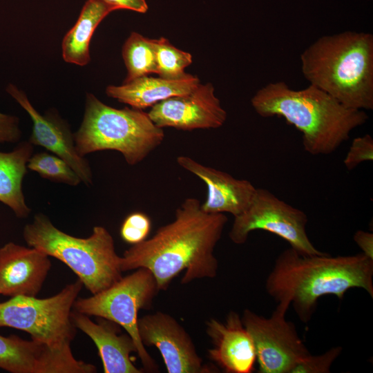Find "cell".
<instances>
[{"label":"cell","instance_id":"cell-1","mask_svg":"<svg viewBox=\"0 0 373 373\" xmlns=\"http://www.w3.org/2000/svg\"><path fill=\"white\" fill-rule=\"evenodd\" d=\"M227 221L224 213H207L199 200L186 198L176 209L173 221L124 252L121 270L148 269L160 290L166 289L184 271L182 284L213 278L218 269L214 250Z\"/></svg>","mask_w":373,"mask_h":373},{"label":"cell","instance_id":"cell-2","mask_svg":"<svg viewBox=\"0 0 373 373\" xmlns=\"http://www.w3.org/2000/svg\"><path fill=\"white\" fill-rule=\"evenodd\" d=\"M353 288L373 298V259L362 252L307 256L289 247L278 256L265 281L267 294L278 303L292 305L304 323L311 320L321 297L343 300Z\"/></svg>","mask_w":373,"mask_h":373},{"label":"cell","instance_id":"cell-3","mask_svg":"<svg viewBox=\"0 0 373 373\" xmlns=\"http://www.w3.org/2000/svg\"><path fill=\"white\" fill-rule=\"evenodd\" d=\"M251 103L260 116L282 117L294 126L302 133L304 150L314 155L333 153L368 119L363 110L347 108L310 84L293 90L284 82H271L260 88Z\"/></svg>","mask_w":373,"mask_h":373},{"label":"cell","instance_id":"cell-4","mask_svg":"<svg viewBox=\"0 0 373 373\" xmlns=\"http://www.w3.org/2000/svg\"><path fill=\"white\" fill-rule=\"evenodd\" d=\"M301 70L310 85L345 106L373 109V35L345 31L325 35L300 55Z\"/></svg>","mask_w":373,"mask_h":373},{"label":"cell","instance_id":"cell-5","mask_svg":"<svg viewBox=\"0 0 373 373\" xmlns=\"http://www.w3.org/2000/svg\"><path fill=\"white\" fill-rule=\"evenodd\" d=\"M29 247L44 251L66 264L93 294L122 277L121 256L114 240L104 227L95 226L88 238H77L57 229L43 213L35 215L23 231Z\"/></svg>","mask_w":373,"mask_h":373},{"label":"cell","instance_id":"cell-6","mask_svg":"<svg viewBox=\"0 0 373 373\" xmlns=\"http://www.w3.org/2000/svg\"><path fill=\"white\" fill-rule=\"evenodd\" d=\"M164 139L163 128L148 113L134 108L117 109L87 93L83 121L74 134L75 147L83 157L95 151L122 153L129 165L144 160Z\"/></svg>","mask_w":373,"mask_h":373},{"label":"cell","instance_id":"cell-7","mask_svg":"<svg viewBox=\"0 0 373 373\" xmlns=\"http://www.w3.org/2000/svg\"><path fill=\"white\" fill-rule=\"evenodd\" d=\"M83 286L78 279L48 298L11 297L0 303V327L24 331L52 347H70L77 328L71 312Z\"/></svg>","mask_w":373,"mask_h":373},{"label":"cell","instance_id":"cell-8","mask_svg":"<svg viewBox=\"0 0 373 373\" xmlns=\"http://www.w3.org/2000/svg\"><path fill=\"white\" fill-rule=\"evenodd\" d=\"M159 291L151 271L141 267L90 297L77 298L73 309L122 327L135 341L143 370L155 372L158 367L140 341L137 323L139 311L149 309Z\"/></svg>","mask_w":373,"mask_h":373},{"label":"cell","instance_id":"cell-9","mask_svg":"<svg viewBox=\"0 0 373 373\" xmlns=\"http://www.w3.org/2000/svg\"><path fill=\"white\" fill-rule=\"evenodd\" d=\"M307 221L302 210L279 199L267 189H257L249 208L234 217L229 237L233 243L242 245L251 232L263 230L284 239L290 247L303 255L323 254L324 252L314 246L307 234Z\"/></svg>","mask_w":373,"mask_h":373},{"label":"cell","instance_id":"cell-10","mask_svg":"<svg viewBox=\"0 0 373 373\" xmlns=\"http://www.w3.org/2000/svg\"><path fill=\"white\" fill-rule=\"evenodd\" d=\"M289 306L278 303L269 317L243 311L241 319L252 338L259 373H291L310 354L294 323L285 318Z\"/></svg>","mask_w":373,"mask_h":373},{"label":"cell","instance_id":"cell-11","mask_svg":"<svg viewBox=\"0 0 373 373\" xmlns=\"http://www.w3.org/2000/svg\"><path fill=\"white\" fill-rule=\"evenodd\" d=\"M140 341L146 347H156L168 373H211L219 369L203 363L193 341L172 316L156 312L138 318Z\"/></svg>","mask_w":373,"mask_h":373},{"label":"cell","instance_id":"cell-12","mask_svg":"<svg viewBox=\"0 0 373 373\" xmlns=\"http://www.w3.org/2000/svg\"><path fill=\"white\" fill-rule=\"evenodd\" d=\"M148 115L158 127L183 131L217 128L227 117L211 83L200 84L189 93L158 102L151 108Z\"/></svg>","mask_w":373,"mask_h":373},{"label":"cell","instance_id":"cell-13","mask_svg":"<svg viewBox=\"0 0 373 373\" xmlns=\"http://www.w3.org/2000/svg\"><path fill=\"white\" fill-rule=\"evenodd\" d=\"M0 368L12 373H93L96 367L77 360L71 348L0 335Z\"/></svg>","mask_w":373,"mask_h":373},{"label":"cell","instance_id":"cell-14","mask_svg":"<svg viewBox=\"0 0 373 373\" xmlns=\"http://www.w3.org/2000/svg\"><path fill=\"white\" fill-rule=\"evenodd\" d=\"M7 92L28 113L32 122L29 142L46 149L59 156L74 170L86 185L93 182V173L88 162L77 152L74 134L69 126L52 113L41 115L31 104L26 94L15 86L9 84Z\"/></svg>","mask_w":373,"mask_h":373},{"label":"cell","instance_id":"cell-15","mask_svg":"<svg viewBox=\"0 0 373 373\" xmlns=\"http://www.w3.org/2000/svg\"><path fill=\"white\" fill-rule=\"evenodd\" d=\"M51 267L49 256L10 242L0 248V294L36 296Z\"/></svg>","mask_w":373,"mask_h":373},{"label":"cell","instance_id":"cell-16","mask_svg":"<svg viewBox=\"0 0 373 373\" xmlns=\"http://www.w3.org/2000/svg\"><path fill=\"white\" fill-rule=\"evenodd\" d=\"M206 332L212 347L209 358L226 373H251L256 370V355L252 338L241 316L231 311L224 322L206 321Z\"/></svg>","mask_w":373,"mask_h":373},{"label":"cell","instance_id":"cell-17","mask_svg":"<svg viewBox=\"0 0 373 373\" xmlns=\"http://www.w3.org/2000/svg\"><path fill=\"white\" fill-rule=\"evenodd\" d=\"M176 161L206 184L207 195L201 208L207 213H228L238 216L249 208L256 196L258 188L247 180L236 179L226 172L202 164L188 156H178Z\"/></svg>","mask_w":373,"mask_h":373},{"label":"cell","instance_id":"cell-18","mask_svg":"<svg viewBox=\"0 0 373 373\" xmlns=\"http://www.w3.org/2000/svg\"><path fill=\"white\" fill-rule=\"evenodd\" d=\"M71 317L75 327L95 344L104 373L144 372L143 369H139L133 364L131 358V353L137 352L135 341L127 332L119 334V325L100 317L95 323L89 316L73 309Z\"/></svg>","mask_w":373,"mask_h":373},{"label":"cell","instance_id":"cell-19","mask_svg":"<svg viewBox=\"0 0 373 373\" xmlns=\"http://www.w3.org/2000/svg\"><path fill=\"white\" fill-rule=\"evenodd\" d=\"M199 84L198 78L190 74L180 79L145 75L121 86H108L106 93L119 102L143 110L168 98L189 93Z\"/></svg>","mask_w":373,"mask_h":373},{"label":"cell","instance_id":"cell-20","mask_svg":"<svg viewBox=\"0 0 373 373\" xmlns=\"http://www.w3.org/2000/svg\"><path fill=\"white\" fill-rule=\"evenodd\" d=\"M32 152L30 142H23L10 152L0 151V202L18 218H26L31 211L23 194L22 181Z\"/></svg>","mask_w":373,"mask_h":373},{"label":"cell","instance_id":"cell-21","mask_svg":"<svg viewBox=\"0 0 373 373\" xmlns=\"http://www.w3.org/2000/svg\"><path fill=\"white\" fill-rule=\"evenodd\" d=\"M113 8L99 0H87L73 27L62 41V57L70 64L85 66L90 60L89 44L94 31Z\"/></svg>","mask_w":373,"mask_h":373},{"label":"cell","instance_id":"cell-22","mask_svg":"<svg viewBox=\"0 0 373 373\" xmlns=\"http://www.w3.org/2000/svg\"><path fill=\"white\" fill-rule=\"evenodd\" d=\"M122 56L127 68V76L124 82L151 73L157 74L151 39L133 32L123 46Z\"/></svg>","mask_w":373,"mask_h":373},{"label":"cell","instance_id":"cell-23","mask_svg":"<svg viewBox=\"0 0 373 373\" xmlns=\"http://www.w3.org/2000/svg\"><path fill=\"white\" fill-rule=\"evenodd\" d=\"M155 51L157 74L168 79H180L188 74L184 68L192 62V56L173 46L166 39H151Z\"/></svg>","mask_w":373,"mask_h":373},{"label":"cell","instance_id":"cell-24","mask_svg":"<svg viewBox=\"0 0 373 373\" xmlns=\"http://www.w3.org/2000/svg\"><path fill=\"white\" fill-rule=\"evenodd\" d=\"M27 168L52 182L77 186L82 181L78 175L59 156L47 152L32 155Z\"/></svg>","mask_w":373,"mask_h":373},{"label":"cell","instance_id":"cell-25","mask_svg":"<svg viewBox=\"0 0 373 373\" xmlns=\"http://www.w3.org/2000/svg\"><path fill=\"white\" fill-rule=\"evenodd\" d=\"M151 227V220L146 214L134 212L129 214L123 221L120 228V236L125 242L133 245L147 238Z\"/></svg>","mask_w":373,"mask_h":373},{"label":"cell","instance_id":"cell-26","mask_svg":"<svg viewBox=\"0 0 373 373\" xmlns=\"http://www.w3.org/2000/svg\"><path fill=\"white\" fill-rule=\"evenodd\" d=\"M342 351L341 347L336 346L321 354H309L294 367L291 373H329L333 363Z\"/></svg>","mask_w":373,"mask_h":373},{"label":"cell","instance_id":"cell-27","mask_svg":"<svg viewBox=\"0 0 373 373\" xmlns=\"http://www.w3.org/2000/svg\"><path fill=\"white\" fill-rule=\"evenodd\" d=\"M373 160V139L369 134L354 138L343 160L348 171L363 162Z\"/></svg>","mask_w":373,"mask_h":373},{"label":"cell","instance_id":"cell-28","mask_svg":"<svg viewBox=\"0 0 373 373\" xmlns=\"http://www.w3.org/2000/svg\"><path fill=\"white\" fill-rule=\"evenodd\" d=\"M21 135L18 117L0 113V144L17 142Z\"/></svg>","mask_w":373,"mask_h":373},{"label":"cell","instance_id":"cell-29","mask_svg":"<svg viewBox=\"0 0 373 373\" xmlns=\"http://www.w3.org/2000/svg\"><path fill=\"white\" fill-rule=\"evenodd\" d=\"M113 10L125 9L140 13H145L149 9L145 0H99Z\"/></svg>","mask_w":373,"mask_h":373},{"label":"cell","instance_id":"cell-30","mask_svg":"<svg viewBox=\"0 0 373 373\" xmlns=\"http://www.w3.org/2000/svg\"><path fill=\"white\" fill-rule=\"evenodd\" d=\"M354 240L361 249L363 254L373 259L372 233L358 230L354 235Z\"/></svg>","mask_w":373,"mask_h":373}]
</instances>
